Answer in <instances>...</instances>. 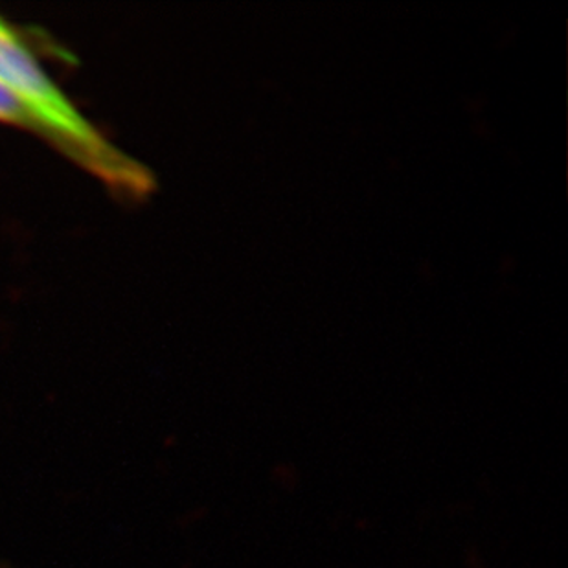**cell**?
<instances>
[{"instance_id":"obj_1","label":"cell","mask_w":568,"mask_h":568,"mask_svg":"<svg viewBox=\"0 0 568 568\" xmlns=\"http://www.w3.org/2000/svg\"><path fill=\"white\" fill-rule=\"evenodd\" d=\"M0 81L10 87L32 113L38 116L43 134L67 150L75 161L83 162L98 178L105 179L114 189L142 193L153 189V179L139 162L109 144L92 128L63 92L50 81L30 54L27 44L17 38L6 22L0 21Z\"/></svg>"},{"instance_id":"obj_2","label":"cell","mask_w":568,"mask_h":568,"mask_svg":"<svg viewBox=\"0 0 568 568\" xmlns=\"http://www.w3.org/2000/svg\"><path fill=\"white\" fill-rule=\"evenodd\" d=\"M0 122L21 125V128L33 129L43 134V128L32 109L11 91L10 87L0 81Z\"/></svg>"}]
</instances>
